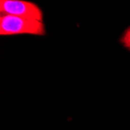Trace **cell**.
<instances>
[{
	"label": "cell",
	"instance_id": "obj_1",
	"mask_svg": "<svg viewBox=\"0 0 130 130\" xmlns=\"http://www.w3.org/2000/svg\"><path fill=\"white\" fill-rule=\"evenodd\" d=\"M45 28L42 21L28 20L19 17L3 15L0 16V34H33L44 35Z\"/></svg>",
	"mask_w": 130,
	"mask_h": 130
},
{
	"label": "cell",
	"instance_id": "obj_2",
	"mask_svg": "<svg viewBox=\"0 0 130 130\" xmlns=\"http://www.w3.org/2000/svg\"><path fill=\"white\" fill-rule=\"evenodd\" d=\"M0 13L34 20H43L41 9L34 3L21 0H1Z\"/></svg>",
	"mask_w": 130,
	"mask_h": 130
},
{
	"label": "cell",
	"instance_id": "obj_3",
	"mask_svg": "<svg viewBox=\"0 0 130 130\" xmlns=\"http://www.w3.org/2000/svg\"><path fill=\"white\" fill-rule=\"evenodd\" d=\"M120 41L125 48L130 51V27L125 31Z\"/></svg>",
	"mask_w": 130,
	"mask_h": 130
}]
</instances>
